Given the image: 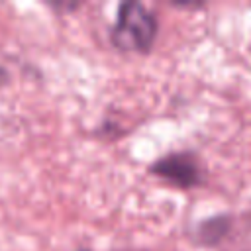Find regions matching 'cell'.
I'll return each mask as SVG.
<instances>
[{
	"label": "cell",
	"mask_w": 251,
	"mask_h": 251,
	"mask_svg": "<svg viewBox=\"0 0 251 251\" xmlns=\"http://www.w3.org/2000/svg\"><path fill=\"white\" fill-rule=\"evenodd\" d=\"M157 35L155 16L139 2H124L118 10V22L112 41L124 51H147Z\"/></svg>",
	"instance_id": "1"
},
{
	"label": "cell",
	"mask_w": 251,
	"mask_h": 251,
	"mask_svg": "<svg viewBox=\"0 0 251 251\" xmlns=\"http://www.w3.org/2000/svg\"><path fill=\"white\" fill-rule=\"evenodd\" d=\"M153 173L182 188H188L200 180L198 163L188 153H173V155L163 157L161 161L153 165Z\"/></svg>",
	"instance_id": "2"
},
{
	"label": "cell",
	"mask_w": 251,
	"mask_h": 251,
	"mask_svg": "<svg viewBox=\"0 0 251 251\" xmlns=\"http://www.w3.org/2000/svg\"><path fill=\"white\" fill-rule=\"evenodd\" d=\"M226 227H227L226 218H212L200 226L198 233H200V239L204 243H216L226 233Z\"/></svg>",
	"instance_id": "3"
}]
</instances>
